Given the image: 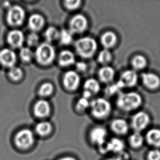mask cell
I'll list each match as a JSON object with an SVG mask.
<instances>
[{
	"label": "cell",
	"instance_id": "34",
	"mask_svg": "<svg viewBox=\"0 0 160 160\" xmlns=\"http://www.w3.org/2000/svg\"><path fill=\"white\" fill-rule=\"evenodd\" d=\"M90 107V102L88 100L84 98H80L76 103V109L79 112H84Z\"/></svg>",
	"mask_w": 160,
	"mask_h": 160
},
{
	"label": "cell",
	"instance_id": "15",
	"mask_svg": "<svg viewBox=\"0 0 160 160\" xmlns=\"http://www.w3.org/2000/svg\"><path fill=\"white\" fill-rule=\"evenodd\" d=\"M17 61L14 52L10 49H4L0 52V63L6 67H14Z\"/></svg>",
	"mask_w": 160,
	"mask_h": 160
},
{
	"label": "cell",
	"instance_id": "16",
	"mask_svg": "<svg viewBox=\"0 0 160 160\" xmlns=\"http://www.w3.org/2000/svg\"><path fill=\"white\" fill-rule=\"evenodd\" d=\"M98 76L101 82L110 84L115 78V70L113 67L109 66V65L103 66L99 69Z\"/></svg>",
	"mask_w": 160,
	"mask_h": 160
},
{
	"label": "cell",
	"instance_id": "3",
	"mask_svg": "<svg viewBox=\"0 0 160 160\" xmlns=\"http://www.w3.org/2000/svg\"><path fill=\"white\" fill-rule=\"evenodd\" d=\"M92 115L97 119H106L110 115L112 107L110 103L104 98H97L90 102Z\"/></svg>",
	"mask_w": 160,
	"mask_h": 160
},
{
	"label": "cell",
	"instance_id": "19",
	"mask_svg": "<svg viewBox=\"0 0 160 160\" xmlns=\"http://www.w3.org/2000/svg\"><path fill=\"white\" fill-rule=\"evenodd\" d=\"M146 141L150 145L154 147L160 148V130L152 128L147 131L145 136Z\"/></svg>",
	"mask_w": 160,
	"mask_h": 160
},
{
	"label": "cell",
	"instance_id": "29",
	"mask_svg": "<svg viewBox=\"0 0 160 160\" xmlns=\"http://www.w3.org/2000/svg\"><path fill=\"white\" fill-rule=\"evenodd\" d=\"M59 38L60 39L61 43L63 45H69L73 40L72 33L70 30H62L59 34Z\"/></svg>",
	"mask_w": 160,
	"mask_h": 160
},
{
	"label": "cell",
	"instance_id": "21",
	"mask_svg": "<svg viewBox=\"0 0 160 160\" xmlns=\"http://www.w3.org/2000/svg\"><path fill=\"white\" fill-rule=\"evenodd\" d=\"M44 24V18L39 14H34L31 15L29 19V27L34 32L41 30L43 28Z\"/></svg>",
	"mask_w": 160,
	"mask_h": 160
},
{
	"label": "cell",
	"instance_id": "17",
	"mask_svg": "<svg viewBox=\"0 0 160 160\" xmlns=\"http://www.w3.org/2000/svg\"><path fill=\"white\" fill-rule=\"evenodd\" d=\"M34 112L35 116L39 118L48 117L51 112L50 103L45 100L38 101L34 107Z\"/></svg>",
	"mask_w": 160,
	"mask_h": 160
},
{
	"label": "cell",
	"instance_id": "25",
	"mask_svg": "<svg viewBox=\"0 0 160 160\" xmlns=\"http://www.w3.org/2000/svg\"><path fill=\"white\" fill-rule=\"evenodd\" d=\"M113 60V54L110 50L103 49L98 55V62L103 66H107Z\"/></svg>",
	"mask_w": 160,
	"mask_h": 160
},
{
	"label": "cell",
	"instance_id": "40",
	"mask_svg": "<svg viewBox=\"0 0 160 160\" xmlns=\"http://www.w3.org/2000/svg\"><path fill=\"white\" fill-rule=\"evenodd\" d=\"M58 160H76V158H74L72 157H70V156H67V157H64V158H62L59 159Z\"/></svg>",
	"mask_w": 160,
	"mask_h": 160
},
{
	"label": "cell",
	"instance_id": "10",
	"mask_svg": "<svg viewBox=\"0 0 160 160\" xmlns=\"http://www.w3.org/2000/svg\"><path fill=\"white\" fill-rule=\"evenodd\" d=\"M138 75L133 69H128L122 72L120 77L119 81L123 88H131L135 87L138 82Z\"/></svg>",
	"mask_w": 160,
	"mask_h": 160
},
{
	"label": "cell",
	"instance_id": "4",
	"mask_svg": "<svg viewBox=\"0 0 160 160\" xmlns=\"http://www.w3.org/2000/svg\"><path fill=\"white\" fill-rule=\"evenodd\" d=\"M35 56L37 62L40 65L47 66L54 60L56 52L51 44L43 43L38 46L35 51Z\"/></svg>",
	"mask_w": 160,
	"mask_h": 160
},
{
	"label": "cell",
	"instance_id": "20",
	"mask_svg": "<svg viewBox=\"0 0 160 160\" xmlns=\"http://www.w3.org/2000/svg\"><path fill=\"white\" fill-rule=\"evenodd\" d=\"M59 64L63 67H67L75 62V57L73 52L70 50H63L59 54Z\"/></svg>",
	"mask_w": 160,
	"mask_h": 160
},
{
	"label": "cell",
	"instance_id": "18",
	"mask_svg": "<svg viewBox=\"0 0 160 160\" xmlns=\"http://www.w3.org/2000/svg\"><path fill=\"white\" fill-rule=\"evenodd\" d=\"M111 130L118 135H125L129 131V125L125 120L121 118L114 119L111 122Z\"/></svg>",
	"mask_w": 160,
	"mask_h": 160
},
{
	"label": "cell",
	"instance_id": "12",
	"mask_svg": "<svg viewBox=\"0 0 160 160\" xmlns=\"http://www.w3.org/2000/svg\"><path fill=\"white\" fill-rule=\"evenodd\" d=\"M107 131L101 126H97L91 130L89 137L91 142L99 147L106 142Z\"/></svg>",
	"mask_w": 160,
	"mask_h": 160
},
{
	"label": "cell",
	"instance_id": "6",
	"mask_svg": "<svg viewBox=\"0 0 160 160\" xmlns=\"http://www.w3.org/2000/svg\"><path fill=\"white\" fill-rule=\"evenodd\" d=\"M25 17L24 9L19 6H13L9 8L7 14V22L12 26L21 25Z\"/></svg>",
	"mask_w": 160,
	"mask_h": 160
},
{
	"label": "cell",
	"instance_id": "7",
	"mask_svg": "<svg viewBox=\"0 0 160 160\" xmlns=\"http://www.w3.org/2000/svg\"><path fill=\"white\" fill-rule=\"evenodd\" d=\"M88 26V22L87 18L81 14H76L70 21V31L72 34H80L86 31Z\"/></svg>",
	"mask_w": 160,
	"mask_h": 160
},
{
	"label": "cell",
	"instance_id": "33",
	"mask_svg": "<svg viewBox=\"0 0 160 160\" xmlns=\"http://www.w3.org/2000/svg\"><path fill=\"white\" fill-rule=\"evenodd\" d=\"M9 77L14 80H19L23 76V72L22 69L17 67H11L8 72Z\"/></svg>",
	"mask_w": 160,
	"mask_h": 160
},
{
	"label": "cell",
	"instance_id": "28",
	"mask_svg": "<svg viewBox=\"0 0 160 160\" xmlns=\"http://www.w3.org/2000/svg\"><path fill=\"white\" fill-rule=\"evenodd\" d=\"M60 32L56 28L53 26H51L45 30V37L47 41L52 42L54 41L59 37Z\"/></svg>",
	"mask_w": 160,
	"mask_h": 160
},
{
	"label": "cell",
	"instance_id": "2",
	"mask_svg": "<svg viewBox=\"0 0 160 160\" xmlns=\"http://www.w3.org/2000/svg\"><path fill=\"white\" fill-rule=\"evenodd\" d=\"M75 50L82 58H90L97 52L98 44L95 39L89 37H84L78 39L75 44Z\"/></svg>",
	"mask_w": 160,
	"mask_h": 160
},
{
	"label": "cell",
	"instance_id": "30",
	"mask_svg": "<svg viewBox=\"0 0 160 160\" xmlns=\"http://www.w3.org/2000/svg\"><path fill=\"white\" fill-rule=\"evenodd\" d=\"M123 87L119 80L115 83H113L109 85L105 89V94L106 95L111 96L119 92L121 89H123Z\"/></svg>",
	"mask_w": 160,
	"mask_h": 160
},
{
	"label": "cell",
	"instance_id": "31",
	"mask_svg": "<svg viewBox=\"0 0 160 160\" xmlns=\"http://www.w3.org/2000/svg\"><path fill=\"white\" fill-rule=\"evenodd\" d=\"M20 57L23 61L25 62L30 61L34 56V52L30 48L28 47H23L20 51Z\"/></svg>",
	"mask_w": 160,
	"mask_h": 160
},
{
	"label": "cell",
	"instance_id": "38",
	"mask_svg": "<svg viewBox=\"0 0 160 160\" xmlns=\"http://www.w3.org/2000/svg\"><path fill=\"white\" fill-rule=\"evenodd\" d=\"M87 65L84 62L80 61L76 63V68L77 71L83 72L86 71Z\"/></svg>",
	"mask_w": 160,
	"mask_h": 160
},
{
	"label": "cell",
	"instance_id": "39",
	"mask_svg": "<svg viewBox=\"0 0 160 160\" xmlns=\"http://www.w3.org/2000/svg\"><path fill=\"white\" fill-rule=\"evenodd\" d=\"M117 158L120 160H128L130 159V155L128 154V152L123 151L120 153L119 155Z\"/></svg>",
	"mask_w": 160,
	"mask_h": 160
},
{
	"label": "cell",
	"instance_id": "8",
	"mask_svg": "<svg viewBox=\"0 0 160 160\" xmlns=\"http://www.w3.org/2000/svg\"><path fill=\"white\" fill-rule=\"evenodd\" d=\"M150 118L149 114L143 111H140L132 117L131 125L135 132H141L145 130L149 125Z\"/></svg>",
	"mask_w": 160,
	"mask_h": 160
},
{
	"label": "cell",
	"instance_id": "9",
	"mask_svg": "<svg viewBox=\"0 0 160 160\" xmlns=\"http://www.w3.org/2000/svg\"><path fill=\"white\" fill-rule=\"evenodd\" d=\"M81 82L80 76L76 72L69 71L65 73L63 77V84L70 91H75L78 89Z\"/></svg>",
	"mask_w": 160,
	"mask_h": 160
},
{
	"label": "cell",
	"instance_id": "1",
	"mask_svg": "<svg viewBox=\"0 0 160 160\" xmlns=\"http://www.w3.org/2000/svg\"><path fill=\"white\" fill-rule=\"evenodd\" d=\"M142 103L143 98L141 96L134 91L120 93L116 100L117 107L125 112L136 110Z\"/></svg>",
	"mask_w": 160,
	"mask_h": 160
},
{
	"label": "cell",
	"instance_id": "5",
	"mask_svg": "<svg viewBox=\"0 0 160 160\" xmlns=\"http://www.w3.org/2000/svg\"><path fill=\"white\" fill-rule=\"evenodd\" d=\"M35 141V136L31 130L23 129L20 130L15 135L14 142L18 148L26 149L30 148Z\"/></svg>",
	"mask_w": 160,
	"mask_h": 160
},
{
	"label": "cell",
	"instance_id": "23",
	"mask_svg": "<svg viewBox=\"0 0 160 160\" xmlns=\"http://www.w3.org/2000/svg\"><path fill=\"white\" fill-rule=\"evenodd\" d=\"M131 65L135 71L143 70L147 66V59L142 55H136L132 58Z\"/></svg>",
	"mask_w": 160,
	"mask_h": 160
},
{
	"label": "cell",
	"instance_id": "32",
	"mask_svg": "<svg viewBox=\"0 0 160 160\" xmlns=\"http://www.w3.org/2000/svg\"><path fill=\"white\" fill-rule=\"evenodd\" d=\"M53 89V86L52 84L50 82H45L41 85L39 90V93L42 97L48 96L52 94Z\"/></svg>",
	"mask_w": 160,
	"mask_h": 160
},
{
	"label": "cell",
	"instance_id": "11",
	"mask_svg": "<svg viewBox=\"0 0 160 160\" xmlns=\"http://www.w3.org/2000/svg\"><path fill=\"white\" fill-rule=\"evenodd\" d=\"M141 78L144 87L150 90H155L160 87V78L156 74L152 72L143 73Z\"/></svg>",
	"mask_w": 160,
	"mask_h": 160
},
{
	"label": "cell",
	"instance_id": "36",
	"mask_svg": "<svg viewBox=\"0 0 160 160\" xmlns=\"http://www.w3.org/2000/svg\"><path fill=\"white\" fill-rule=\"evenodd\" d=\"M82 3L81 1L76 0V1H65L64 5L65 7L69 10H75L78 8Z\"/></svg>",
	"mask_w": 160,
	"mask_h": 160
},
{
	"label": "cell",
	"instance_id": "27",
	"mask_svg": "<svg viewBox=\"0 0 160 160\" xmlns=\"http://www.w3.org/2000/svg\"><path fill=\"white\" fill-rule=\"evenodd\" d=\"M144 138L141 132H134L130 136L129 142L130 145L134 148H139L143 145Z\"/></svg>",
	"mask_w": 160,
	"mask_h": 160
},
{
	"label": "cell",
	"instance_id": "14",
	"mask_svg": "<svg viewBox=\"0 0 160 160\" xmlns=\"http://www.w3.org/2000/svg\"><path fill=\"white\" fill-rule=\"evenodd\" d=\"M7 42L13 48H21L24 43V36L21 31L14 30L11 31L7 35Z\"/></svg>",
	"mask_w": 160,
	"mask_h": 160
},
{
	"label": "cell",
	"instance_id": "35",
	"mask_svg": "<svg viewBox=\"0 0 160 160\" xmlns=\"http://www.w3.org/2000/svg\"><path fill=\"white\" fill-rule=\"evenodd\" d=\"M27 44L29 47L37 46L39 42V36L35 32L31 33L28 36L26 39Z\"/></svg>",
	"mask_w": 160,
	"mask_h": 160
},
{
	"label": "cell",
	"instance_id": "13",
	"mask_svg": "<svg viewBox=\"0 0 160 160\" xmlns=\"http://www.w3.org/2000/svg\"><path fill=\"white\" fill-rule=\"evenodd\" d=\"M100 41L104 49L110 50L117 44L118 37L114 32L108 31L102 34Z\"/></svg>",
	"mask_w": 160,
	"mask_h": 160
},
{
	"label": "cell",
	"instance_id": "37",
	"mask_svg": "<svg viewBox=\"0 0 160 160\" xmlns=\"http://www.w3.org/2000/svg\"><path fill=\"white\" fill-rule=\"evenodd\" d=\"M148 160H160V150L157 149L150 150L147 154Z\"/></svg>",
	"mask_w": 160,
	"mask_h": 160
},
{
	"label": "cell",
	"instance_id": "26",
	"mask_svg": "<svg viewBox=\"0 0 160 160\" xmlns=\"http://www.w3.org/2000/svg\"><path fill=\"white\" fill-rule=\"evenodd\" d=\"M52 131V125L47 121H42L37 123L35 128V131L40 136H45L50 134Z\"/></svg>",
	"mask_w": 160,
	"mask_h": 160
},
{
	"label": "cell",
	"instance_id": "24",
	"mask_svg": "<svg viewBox=\"0 0 160 160\" xmlns=\"http://www.w3.org/2000/svg\"><path fill=\"white\" fill-rule=\"evenodd\" d=\"M109 150L110 152L120 154L123 152L125 148V143L121 139L117 138H113L108 142Z\"/></svg>",
	"mask_w": 160,
	"mask_h": 160
},
{
	"label": "cell",
	"instance_id": "41",
	"mask_svg": "<svg viewBox=\"0 0 160 160\" xmlns=\"http://www.w3.org/2000/svg\"><path fill=\"white\" fill-rule=\"evenodd\" d=\"M120 160L119 158H109V159H108V160Z\"/></svg>",
	"mask_w": 160,
	"mask_h": 160
},
{
	"label": "cell",
	"instance_id": "22",
	"mask_svg": "<svg viewBox=\"0 0 160 160\" xmlns=\"http://www.w3.org/2000/svg\"><path fill=\"white\" fill-rule=\"evenodd\" d=\"M84 90L88 91L92 95H97L100 90V85L97 79L94 78H89L86 80L83 85Z\"/></svg>",
	"mask_w": 160,
	"mask_h": 160
}]
</instances>
